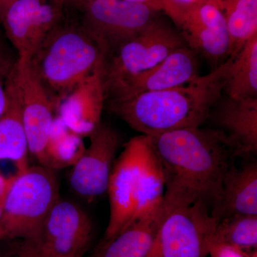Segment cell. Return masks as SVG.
I'll list each match as a JSON object with an SVG mask.
<instances>
[{
	"label": "cell",
	"instance_id": "cell-1",
	"mask_svg": "<svg viewBox=\"0 0 257 257\" xmlns=\"http://www.w3.org/2000/svg\"><path fill=\"white\" fill-rule=\"evenodd\" d=\"M165 182L164 197L175 204L202 203L211 215L219 207L222 181L235 157L215 128H182L149 136Z\"/></svg>",
	"mask_w": 257,
	"mask_h": 257
},
{
	"label": "cell",
	"instance_id": "cell-2",
	"mask_svg": "<svg viewBox=\"0 0 257 257\" xmlns=\"http://www.w3.org/2000/svg\"><path fill=\"white\" fill-rule=\"evenodd\" d=\"M231 60V56L210 73L183 85L143 93L126 100L109 101V110L147 136L199 127L223 95Z\"/></svg>",
	"mask_w": 257,
	"mask_h": 257
},
{
	"label": "cell",
	"instance_id": "cell-3",
	"mask_svg": "<svg viewBox=\"0 0 257 257\" xmlns=\"http://www.w3.org/2000/svg\"><path fill=\"white\" fill-rule=\"evenodd\" d=\"M107 192L110 212L102 241L160 209L165 196V177L150 137L141 135L124 144L114 161Z\"/></svg>",
	"mask_w": 257,
	"mask_h": 257
},
{
	"label": "cell",
	"instance_id": "cell-4",
	"mask_svg": "<svg viewBox=\"0 0 257 257\" xmlns=\"http://www.w3.org/2000/svg\"><path fill=\"white\" fill-rule=\"evenodd\" d=\"M62 20L31 60L57 111L79 84L104 67L107 57L102 45L80 24Z\"/></svg>",
	"mask_w": 257,
	"mask_h": 257
},
{
	"label": "cell",
	"instance_id": "cell-5",
	"mask_svg": "<svg viewBox=\"0 0 257 257\" xmlns=\"http://www.w3.org/2000/svg\"><path fill=\"white\" fill-rule=\"evenodd\" d=\"M54 171L28 166L10 177L0 218V241L39 239L49 212L60 199Z\"/></svg>",
	"mask_w": 257,
	"mask_h": 257
},
{
	"label": "cell",
	"instance_id": "cell-6",
	"mask_svg": "<svg viewBox=\"0 0 257 257\" xmlns=\"http://www.w3.org/2000/svg\"><path fill=\"white\" fill-rule=\"evenodd\" d=\"M218 223L202 203L175 204L162 221L146 257H209Z\"/></svg>",
	"mask_w": 257,
	"mask_h": 257
},
{
	"label": "cell",
	"instance_id": "cell-7",
	"mask_svg": "<svg viewBox=\"0 0 257 257\" xmlns=\"http://www.w3.org/2000/svg\"><path fill=\"white\" fill-rule=\"evenodd\" d=\"M74 7L81 13L79 24L102 45L107 57L148 28L158 12L126 0H86Z\"/></svg>",
	"mask_w": 257,
	"mask_h": 257
},
{
	"label": "cell",
	"instance_id": "cell-8",
	"mask_svg": "<svg viewBox=\"0 0 257 257\" xmlns=\"http://www.w3.org/2000/svg\"><path fill=\"white\" fill-rule=\"evenodd\" d=\"M184 46L187 45L179 32L157 19L106 58L103 69L105 94L120 83L155 67Z\"/></svg>",
	"mask_w": 257,
	"mask_h": 257
},
{
	"label": "cell",
	"instance_id": "cell-9",
	"mask_svg": "<svg viewBox=\"0 0 257 257\" xmlns=\"http://www.w3.org/2000/svg\"><path fill=\"white\" fill-rule=\"evenodd\" d=\"M12 76L20 96L29 155L37 165L48 168L46 147L57 107L31 60L17 59Z\"/></svg>",
	"mask_w": 257,
	"mask_h": 257
},
{
	"label": "cell",
	"instance_id": "cell-10",
	"mask_svg": "<svg viewBox=\"0 0 257 257\" xmlns=\"http://www.w3.org/2000/svg\"><path fill=\"white\" fill-rule=\"evenodd\" d=\"M165 13L184 43L215 69L229 57L230 40L222 8L213 3L175 8Z\"/></svg>",
	"mask_w": 257,
	"mask_h": 257
},
{
	"label": "cell",
	"instance_id": "cell-11",
	"mask_svg": "<svg viewBox=\"0 0 257 257\" xmlns=\"http://www.w3.org/2000/svg\"><path fill=\"white\" fill-rule=\"evenodd\" d=\"M92 235V223L87 213L60 198L49 212L39 239L23 241L34 251L53 257H82Z\"/></svg>",
	"mask_w": 257,
	"mask_h": 257
},
{
	"label": "cell",
	"instance_id": "cell-12",
	"mask_svg": "<svg viewBox=\"0 0 257 257\" xmlns=\"http://www.w3.org/2000/svg\"><path fill=\"white\" fill-rule=\"evenodd\" d=\"M62 17L63 9L50 0H18L0 15V20L18 60L30 61Z\"/></svg>",
	"mask_w": 257,
	"mask_h": 257
},
{
	"label": "cell",
	"instance_id": "cell-13",
	"mask_svg": "<svg viewBox=\"0 0 257 257\" xmlns=\"http://www.w3.org/2000/svg\"><path fill=\"white\" fill-rule=\"evenodd\" d=\"M88 137L89 146L73 166L69 183L75 194L92 202L107 192L121 138L116 130L101 122Z\"/></svg>",
	"mask_w": 257,
	"mask_h": 257
},
{
	"label": "cell",
	"instance_id": "cell-14",
	"mask_svg": "<svg viewBox=\"0 0 257 257\" xmlns=\"http://www.w3.org/2000/svg\"><path fill=\"white\" fill-rule=\"evenodd\" d=\"M197 55L187 46L180 47L155 67L106 91L110 101L126 100L143 93L165 90L190 82L199 77Z\"/></svg>",
	"mask_w": 257,
	"mask_h": 257
},
{
	"label": "cell",
	"instance_id": "cell-15",
	"mask_svg": "<svg viewBox=\"0 0 257 257\" xmlns=\"http://www.w3.org/2000/svg\"><path fill=\"white\" fill-rule=\"evenodd\" d=\"M207 121L226 137L235 157L257 154V97L221 96L211 108Z\"/></svg>",
	"mask_w": 257,
	"mask_h": 257
},
{
	"label": "cell",
	"instance_id": "cell-16",
	"mask_svg": "<svg viewBox=\"0 0 257 257\" xmlns=\"http://www.w3.org/2000/svg\"><path fill=\"white\" fill-rule=\"evenodd\" d=\"M104 67L83 81L59 106V116L74 133L88 137L101 123L106 99Z\"/></svg>",
	"mask_w": 257,
	"mask_h": 257
},
{
	"label": "cell",
	"instance_id": "cell-17",
	"mask_svg": "<svg viewBox=\"0 0 257 257\" xmlns=\"http://www.w3.org/2000/svg\"><path fill=\"white\" fill-rule=\"evenodd\" d=\"M174 205L164 198L158 211L134 221L111 239L101 241L92 257H146L162 221Z\"/></svg>",
	"mask_w": 257,
	"mask_h": 257
},
{
	"label": "cell",
	"instance_id": "cell-18",
	"mask_svg": "<svg viewBox=\"0 0 257 257\" xmlns=\"http://www.w3.org/2000/svg\"><path fill=\"white\" fill-rule=\"evenodd\" d=\"M234 215H257V164L236 168L232 164L222 181L220 204L212 216L220 221Z\"/></svg>",
	"mask_w": 257,
	"mask_h": 257
},
{
	"label": "cell",
	"instance_id": "cell-19",
	"mask_svg": "<svg viewBox=\"0 0 257 257\" xmlns=\"http://www.w3.org/2000/svg\"><path fill=\"white\" fill-rule=\"evenodd\" d=\"M6 107L0 116V161L12 160L18 171L28 167V145L21 104L12 72L6 84Z\"/></svg>",
	"mask_w": 257,
	"mask_h": 257
},
{
	"label": "cell",
	"instance_id": "cell-20",
	"mask_svg": "<svg viewBox=\"0 0 257 257\" xmlns=\"http://www.w3.org/2000/svg\"><path fill=\"white\" fill-rule=\"evenodd\" d=\"M231 57L223 94L234 98L257 97V35Z\"/></svg>",
	"mask_w": 257,
	"mask_h": 257
},
{
	"label": "cell",
	"instance_id": "cell-21",
	"mask_svg": "<svg viewBox=\"0 0 257 257\" xmlns=\"http://www.w3.org/2000/svg\"><path fill=\"white\" fill-rule=\"evenodd\" d=\"M223 14L229 32V57L257 35V0H223Z\"/></svg>",
	"mask_w": 257,
	"mask_h": 257
},
{
	"label": "cell",
	"instance_id": "cell-22",
	"mask_svg": "<svg viewBox=\"0 0 257 257\" xmlns=\"http://www.w3.org/2000/svg\"><path fill=\"white\" fill-rule=\"evenodd\" d=\"M82 138L67 126L60 116H55L46 147L48 168L73 167L86 150Z\"/></svg>",
	"mask_w": 257,
	"mask_h": 257
},
{
	"label": "cell",
	"instance_id": "cell-23",
	"mask_svg": "<svg viewBox=\"0 0 257 257\" xmlns=\"http://www.w3.org/2000/svg\"><path fill=\"white\" fill-rule=\"evenodd\" d=\"M210 243H221L246 251H256L257 215H234L219 221Z\"/></svg>",
	"mask_w": 257,
	"mask_h": 257
},
{
	"label": "cell",
	"instance_id": "cell-24",
	"mask_svg": "<svg viewBox=\"0 0 257 257\" xmlns=\"http://www.w3.org/2000/svg\"><path fill=\"white\" fill-rule=\"evenodd\" d=\"M17 59L15 60L8 49L0 44V116L6 107L7 81L14 67Z\"/></svg>",
	"mask_w": 257,
	"mask_h": 257
},
{
	"label": "cell",
	"instance_id": "cell-25",
	"mask_svg": "<svg viewBox=\"0 0 257 257\" xmlns=\"http://www.w3.org/2000/svg\"><path fill=\"white\" fill-rule=\"evenodd\" d=\"M209 257H257V251H246L239 248L221 244L209 243Z\"/></svg>",
	"mask_w": 257,
	"mask_h": 257
},
{
	"label": "cell",
	"instance_id": "cell-26",
	"mask_svg": "<svg viewBox=\"0 0 257 257\" xmlns=\"http://www.w3.org/2000/svg\"><path fill=\"white\" fill-rule=\"evenodd\" d=\"M204 3H213L223 8V0H162V11L165 12L175 8H187Z\"/></svg>",
	"mask_w": 257,
	"mask_h": 257
},
{
	"label": "cell",
	"instance_id": "cell-27",
	"mask_svg": "<svg viewBox=\"0 0 257 257\" xmlns=\"http://www.w3.org/2000/svg\"><path fill=\"white\" fill-rule=\"evenodd\" d=\"M10 178H6L3 174L0 172V218H1L2 213H3V201L7 190H8V186H9Z\"/></svg>",
	"mask_w": 257,
	"mask_h": 257
},
{
	"label": "cell",
	"instance_id": "cell-28",
	"mask_svg": "<svg viewBox=\"0 0 257 257\" xmlns=\"http://www.w3.org/2000/svg\"><path fill=\"white\" fill-rule=\"evenodd\" d=\"M20 254L22 257H53L50 255L45 254V253L37 252L31 249L28 246L23 243L20 248Z\"/></svg>",
	"mask_w": 257,
	"mask_h": 257
},
{
	"label": "cell",
	"instance_id": "cell-29",
	"mask_svg": "<svg viewBox=\"0 0 257 257\" xmlns=\"http://www.w3.org/2000/svg\"><path fill=\"white\" fill-rule=\"evenodd\" d=\"M126 1L133 2V3H141L153 8L157 11H162V0H126Z\"/></svg>",
	"mask_w": 257,
	"mask_h": 257
},
{
	"label": "cell",
	"instance_id": "cell-30",
	"mask_svg": "<svg viewBox=\"0 0 257 257\" xmlns=\"http://www.w3.org/2000/svg\"><path fill=\"white\" fill-rule=\"evenodd\" d=\"M18 0H0V15L5 11L10 5Z\"/></svg>",
	"mask_w": 257,
	"mask_h": 257
},
{
	"label": "cell",
	"instance_id": "cell-31",
	"mask_svg": "<svg viewBox=\"0 0 257 257\" xmlns=\"http://www.w3.org/2000/svg\"><path fill=\"white\" fill-rule=\"evenodd\" d=\"M51 3H53L57 6L60 7V8H62L63 9L64 5L66 4V2L67 0H50Z\"/></svg>",
	"mask_w": 257,
	"mask_h": 257
},
{
	"label": "cell",
	"instance_id": "cell-32",
	"mask_svg": "<svg viewBox=\"0 0 257 257\" xmlns=\"http://www.w3.org/2000/svg\"><path fill=\"white\" fill-rule=\"evenodd\" d=\"M86 1V0H67V2L72 3V5L78 4V3H82V2ZM66 2V3H67Z\"/></svg>",
	"mask_w": 257,
	"mask_h": 257
}]
</instances>
